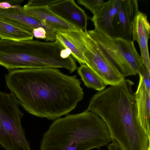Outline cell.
Listing matches in <instances>:
<instances>
[{
    "mask_svg": "<svg viewBox=\"0 0 150 150\" xmlns=\"http://www.w3.org/2000/svg\"><path fill=\"white\" fill-rule=\"evenodd\" d=\"M139 77V84L134 93L137 116L142 127L150 136V93L146 89L142 76Z\"/></svg>",
    "mask_w": 150,
    "mask_h": 150,
    "instance_id": "obj_14",
    "label": "cell"
},
{
    "mask_svg": "<svg viewBox=\"0 0 150 150\" xmlns=\"http://www.w3.org/2000/svg\"><path fill=\"white\" fill-rule=\"evenodd\" d=\"M111 140L103 120L86 110L55 120L43 134L40 150H100Z\"/></svg>",
    "mask_w": 150,
    "mask_h": 150,
    "instance_id": "obj_3",
    "label": "cell"
},
{
    "mask_svg": "<svg viewBox=\"0 0 150 150\" xmlns=\"http://www.w3.org/2000/svg\"><path fill=\"white\" fill-rule=\"evenodd\" d=\"M48 7L59 17L79 30H87V15L74 0H59Z\"/></svg>",
    "mask_w": 150,
    "mask_h": 150,
    "instance_id": "obj_9",
    "label": "cell"
},
{
    "mask_svg": "<svg viewBox=\"0 0 150 150\" xmlns=\"http://www.w3.org/2000/svg\"><path fill=\"white\" fill-rule=\"evenodd\" d=\"M134 83L129 79L98 91L86 110L92 112L105 123L112 141L120 150H148L150 137L138 120Z\"/></svg>",
    "mask_w": 150,
    "mask_h": 150,
    "instance_id": "obj_2",
    "label": "cell"
},
{
    "mask_svg": "<svg viewBox=\"0 0 150 150\" xmlns=\"http://www.w3.org/2000/svg\"><path fill=\"white\" fill-rule=\"evenodd\" d=\"M87 31L105 59L123 76L138 74L143 64L133 41L111 38L95 29Z\"/></svg>",
    "mask_w": 150,
    "mask_h": 150,
    "instance_id": "obj_4",
    "label": "cell"
},
{
    "mask_svg": "<svg viewBox=\"0 0 150 150\" xmlns=\"http://www.w3.org/2000/svg\"><path fill=\"white\" fill-rule=\"evenodd\" d=\"M83 31L57 33L55 40L65 48L69 50L72 56L81 64H85L83 54L86 47L83 39Z\"/></svg>",
    "mask_w": 150,
    "mask_h": 150,
    "instance_id": "obj_13",
    "label": "cell"
},
{
    "mask_svg": "<svg viewBox=\"0 0 150 150\" xmlns=\"http://www.w3.org/2000/svg\"><path fill=\"white\" fill-rule=\"evenodd\" d=\"M77 72L85 86L88 88L100 91L107 86L103 81L86 64H81Z\"/></svg>",
    "mask_w": 150,
    "mask_h": 150,
    "instance_id": "obj_15",
    "label": "cell"
},
{
    "mask_svg": "<svg viewBox=\"0 0 150 150\" xmlns=\"http://www.w3.org/2000/svg\"><path fill=\"white\" fill-rule=\"evenodd\" d=\"M83 35L86 47L83 54L85 64L107 85H115L125 79V77L105 59L87 30L83 31Z\"/></svg>",
    "mask_w": 150,
    "mask_h": 150,
    "instance_id": "obj_6",
    "label": "cell"
},
{
    "mask_svg": "<svg viewBox=\"0 0 150 150\" xmlns=\"http://www.w3.org/2000/svg\"><path fill=\"white\" fill-rule=\"evenodd\" d=\"M59 0H31L26 5L31 6H48L59 1Z\"/></svg>",
    "mask_w": 150,
    "mask_h": 150,
    "instance_id": "obj_19",
    "label": "cell"
},
{
    "mask_svg": "<svg viewBox=\"0 0 150 150\" xmlns=\"http://www.w3.org/2000/svg\"><path fill=\"white\" fill-rule=\"evenodd\" d=\"M20 105L13 95L0 93V144L7 150H31L21 125Z\"/></svg>",
    "mask_w": 150,
    "mask_h": 150,
    "instance_id": "obj_5",
    "label": "cell"
},
{
    "mask_svg": "<svg viewBox=\"0 0 150 150\" xmlns=\"http://www.w3.org/2000/svg\"><path fill=\"white\" fill-rule=\"evenodd\" d=\"M120 2V0H110L105 2L91 19L95 29L111 38H114L112 24Z\"/></svg>",
    "mask_w": 150,
    "mask_h": 150,
    "instance_id": "obj_12",
    "label": "cell"
},
{
    "mask_svg": "<svg viewBox=\"0 0 150 150\" xmlns=\"http://www.w3.org/2000/svg\"><path fill=\"white\" fill-rule=\"evenodd\" d=\"M0 20L32 34L34 29L43 28L46 30V39L47 40H52L55 36V33L50 28L28 14L23 7L20 9L0 8Z\"/></svg>",
    "mask_w": 150,
    "mask_h": 150,
    "instance_id": "obj_8",
    "label": "cell"
},
{
    "mask_svg": "<svg viewBox=\"0 0 150 150\" xmlns=\"http://www.w3.org/2000/svg\"><path fill=\"white\" fill-rule=\"evenodd\" d=\"M150 25L146 15L140 11L137 14L133 23L132 41L139 44L143 64L150 72V60L148 48L150 38Z\"/></svg>",
    "mask_w": 150,
    "mask_h": 150,
    "instance_id": "obj_11",
    "label": "cell"
},
{
    "mask_svg": "<svg viewBox=\"0 0 150 150\" xmlns=\"http://www.w3.org/2000/svg\"><path fill=\"white\" fill-rule=\"evenodd\" d=\"M78 3L84 6L95 14L102 6L105 2L103 0H78Z\"/></svg>",
    "mask_w": 150,
    "mask_h": 150,
    "instance_id": "obj_17",
    "label": "cell"
},
{
    "mask_svg": "<svg viewBox=\"0 0 150 150\" xmlns=\"http://www.w3.org/2000/svg\"><path fill=\"white\" fill-rule=\"evenodd\" d=\"M138 74L142 76L146 89L150 93V72L143 64L141 67Z\"/></svg>",
    "mask_w": 150,
    "mask_h": 150,
    "instance_id": "obj_18",
    "label": "cell"
},
{
    "mask_svg": "<svg viewBox=\"0 0 150 150\" xmlns=\"http://www.w3.org/2000/svg\"><path fill=\"white\" fill-rule=\"evenodd\" d=\"M6 86L29 113L55 120L73 110L84 93L76 75L57 68L17 69L5 76Z\"/></svg>",
    "mask_w": 150,
    "mask_h": 150,
    "instance_id": "obj_1",
    "label": "cell"
},
{
    "mask_svg": "<svg viewBox=\"0 0 150 150\" xmlns=\"http://www.w3.org/2000/svg\"><path fill=\"white\" fill-rule=\"evenodd\" d=\"M23 8L28 14L50 28L56 33L80 30L59 17L48 6H31L25 4Z\"/></svg>",
    "mask_w": 150,
    "mask_h": 150,
    "instance_id": "obj_10",
    "label": "cell"
},
{
    "mask_svg": "<svg viewBox=\"0 0 150 150\" xmlns=\"http://www.w3.org/2000/svg\"><path fill=\"white\" fill-rule=\"evenodd\" d=\"M30 33L0 20L1 39L21 40L33 39Z\"/></svg>",
    "mask_w": 150,
    "mask_h": 150,
    "instance_id": "obj_16",
    "label": "cell"
},
{
    "mask_svg": "<svg viewBox=\"0 0 150 150\" xmlns=\"http://www.w3.org/2000/svg\"><path fill=\"white\" fill-rule=\"evenodd\" d=\"M33 37L38 39H44L46 38V31L44 28L40 27L34 29L32 32Z\"/></svg>",
    "mask_w": 150,
    "mask_h": 150,
    "instance_id": "obj_20",
    "label": "cell"
},
{
    "mask_svg": "<svg viewBox=\"0 0 150 150\" xmlns=\"http://www.w3.org/2000/svg\"><path fill=\"white\" fill-rule=\"evenodd\" d=\"M148 150H150V146L149 147Z\"/></svg>",
    "mask_w": 150,
    "mask_h": 150,
    "instance_id": "obj_22",
    "label": "cell"
},
{
    "mask_svg": "<svg viewBox=\"0 0 150 150\" xmlns=\"http://www.w3.org/2000/svg\"><path fill=\"white\" fill-rule=\"evenodd\" d=\"M137 0H120L112 24L114 38L132 41V25L139 11Z\"/></svg>",
    "mask_w": 150,
    "mask_h": 150,
    "instance_id": "obj_7",
    "label": "cell"
},
{
    "mask_svg": "<svg viewBox=\"0 0 150 150\" xmlns=\"http://www.w3.org/2000/svg\"><path fill=\"white\" fill-rule=\"evenodd\" d=\"M22 6L19 5H12V1L11 2L8 1L0 2V8L2 9H7L11 8L20 9Z\"/></svg>",
    "mask_w": 150,
    "mask_h": 150,
    "instance_id": "obj_21",
    "label": "cell"
}]
</instances>
